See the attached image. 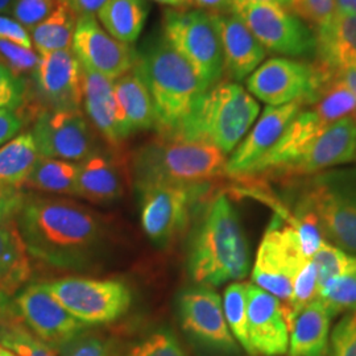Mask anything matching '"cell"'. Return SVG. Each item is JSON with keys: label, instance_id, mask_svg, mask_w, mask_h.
Listing matches in <instances>:
<instances>
[{"label": "cell", "instance_id": "6da1fadb", "mask_svg": "<svg viewBox=\"0 0 356 356\" xmlns=\"http://www.w3.org/2000/svg\"><path fill=\"white\" fill-rule=\"evenodd\" d=\"M28 252L51 267H88L101 250V220L86 207L65 200L26 201L16 216Z\"/></svg>", "mask_w": 356, "mask_h": 356}, {"label": "cell", "instance_id": "7a4b0ae2", "mask_svg": "<svg viewBox=\"0 0 356 356\" xmlns=\"http://www.w3.org/2000/svg\"><path fill=\"white\" fill-rule=\"evenodd\" d=\"M251 269L250 245L235 207L226 194L206 206L191 234L188 270L193 282L220 286L245 279Z\"/></svg>", "mask_w": 356, "mask_h": 356}, {"label": "cell", "instance_id": "3957f363", "mask_svg": "<svg viewBox=\"0 0 356 356\" xmlns=\"http://www.w3.org/2000/svg\"><path fill=\"white\" fill-rule=\"evenodd\" d=\"M134 69L152 97L159 136H175L206 89L165 38L151 40L136 51Z\"/></svg>", "mask_w": 356, "mask_h": 356}, {"label": "cell", "instance_id": "277c9868", "mask_svg": "<svg viewBox=\"0 0 356 356\" xmlns=\"http://www.w3.org/2000/svg\"><path fill=\"white\" fill-rule=\"evenodd\" d=\"M226 154L204 141L164 138L141 145L132 157L138 191L163 185H204L226 176Z\"/></svg>", "mask_w": 356, "mask_h": 356}, {"label": "cell", "instance_id": "5b68a950", "mask_svg": "<svg viewBox=\"0 0 356 356\" xmlns=\"http://www.w3.org/2000/svg\"><path fill=\"white\" fill-rule=\"evenodd\" d=\"M259 113V103L242 85L218 82L200 97L172 138L209 143L229 154L254 126Z\"/></svg>", "mask_w": 356, "mask_h": 356}, {"label": "cell", "instance_id": "8992f818", "mask_svg": "<svg viewBox=\"0 0 356 356\" xmlns=\"http://www.w3.org/2000/svg\"><path fill=\"white\" fill-rule=\"evenodd\" d=\"M306 178L297 204L316 216L323 238L356 256V166Z\"/></svg>", "mask_w": 356, "mask_h": 356}, {"label": "cell", "instance_id": "52a82bcc", "mask_svg": "<svg viewBox=\"0 0 356 356\" xmlns=\"http://www.w3.org/2000/svg\"><path fill=\"white\" fill-rule=\"evenodd\" d=\"M164 38L189 65L204 89L220 82L225 74L220 40L211 13L201 10H168Z\"/></svg>", "mask_w": 356, "mask_h": 356}, {"label": "cell", "instance_id": "ba28073f", "mask_svg": "<svg viewBox=\"0 0 356 356\" xmlns=\"http://www.w3.org/2000/svg\"><path fill=\"white\" fill-rule=\"evenodd\" d=\"M334 78L318 63L309 64L288 57H273L245 79L247 91L268 106L305 101L310 106Z\"/></svg>", "mask_w": 356, "mask_h": 356}, {"label": "cell", "instance_id": "9c48e42d", "mask_svg": "<svg viewBox=\"0 0 356 356\" xmlns=\"http://www.w3.org/2000/svg\"><path fill=\"white\" fill-rule=\"evenodd\" d=\"M235 13L267 51L288 58L316 56V32L288 8L267 3H234Z\"/></svg>", "mask_w": 356, "mask_h": 356}, {"label": "cell", "instance_id": "30bf717a", "mask_svg": "<svg viewBox=\"0 0 356 356\" xmlns=\"http://www.w3.org/2000/svg\"><path fill=\"white\" fill-rule=\"evenodd\" d=\"M307 259L300 245L297 231L281 216L272 218L260 242L252 268V281L282 302L291 297L294 280Z\"/></svg>", "mask_w": 356, "mask_h": 356}, {"label": "cell", "instance_id": "8fae6325", "mask_svg": "<svg viewBox=\"0 0 356 356\" xmlns=\"http://www.w3.org/2000/svg\"><path fill=\"white\" fill-rule=\"evenodd\" d=\"M53 297L85 325H104L124 316L132 294L124 282L65 277L45 282Z\"/></svg>", "mask_w": 356, "mask_h": 356}, {"label": "cell", "instance_id": "7c38bea8", "mask_svg": "<svg viewBox=\"0 0 356 356\" xmlns=\"http://www.w3.org/2000/svg\"><path fill=\"white\" fill-rule=\"evenodd\" d=\"M178 319L193 343L210 354L238 356L241 346L225 318L222 297L211 286L184 289L177 300Z\"/></svg>", "mask_w": 356, "mask_h": 356}, {"label": "cell", "instance_id": "4fadbf2b", "mask_svg": "<svg viewBox=\"0 0 356 356\" xmlns=\"http://www.w3.org/2000/svg\"><path fill=\"white\" fill-rule=\"evenodd\" d=\"M209 189L204 185H163L139 191L141 227L159 244L176 239L191 222L195 202Z\"/></svg>", "mask_w": 356, "mask_h": 356}, {"label": "cell", "instance_id": "5bb4252c", "mask_svg": "<svg viewBox=\"0 0 356 356\" xmlns=\"http://www.w3.org/2000/svg\"><path fill=\"white\" fill-rule=\"evenodd\" d=\"M32 136L38 154L64 161H83L94 151V139L79 110H44L38 115Z\"/></svg>", "mask_w": 356, "mask_h": 356}, {"label": "cell", "instance_id": "9a60e30c", "mask_svg": "<svg viewBox=\"0 0 356 356\" xmlns=\"http://www.w3.org/2000/svg\"><path fill=\"white\" fill-rule=\"evenodd\" d=\"M16 307L28 330L57 351L76 335L88 331V325L73 317L53 297L45 284L26 288L17 296Z\"/></svg>", "mask_w": 356, "mask_h": 356}, {"label": "cell", "instance_id": "2e32d148", "mask_svg": "<svg viewBox=\"0 0 356 356\" xmlns=\"http://www.w3.org/2000/svg\"><path fill=\"white\" fill-rule=\"evenodd\" d=\"M72 48L82 66L113 81L131 72L136 63V51L113 38L94 15L76 17Z\"/></svg>", "mask_w": 356, "mask_h": 356}, {"label": "cell", "instance_id": "e0dca14e", "mask_svg": "<svg viewBox=\"0 0 356 356\" xmlns=\"http://www.w3.org/2000/svg\"><path fill=\"white\" fill-rule=\"evenodd\" d=\"M304 106H306L305 101L267 106L254 127L231 153L226 164V176L238 179L248 177L254 166L275 147Z\"/></svg>", "mask_w": 356, "mask_h": 356}, {"label": "cell", "instance_id": "ac0fdd59", "mask_svg": "<svg viewBox=\"0 0 356 356\" xmlns=\"http://www.w3.org/2000/svg\"><path fill=\"white\" fill-rule=\"evenodd\" d=\"M353 163H356V116L344 118L325 128L304 156L279 178L294 181Z\"/></svg>", "mask_w": 356, "mask_h": 356}, {"label": "cell", "instance_id": "d6986e66", "mask_svg": "<svg viewBox=\"0 0 356 356\" xmlns=\"http://www.w3.org/2000/svg\"><path fill=\"white\" fill-rule=\"evenodd\" d=\"M33 78L48 110H79L83 101L82 65L73 51L40 56Z\"/></svg>", "mask_w": 356, "mask_h": 356}, {"label": "cell", "instance_id": "ffe728a7", "mask_svg": "<svg viewBox=\"0 0 356 356\" xmlns=\"http://www.w3.org/2000/svg\"><path fill=\"white\" fill-rule=\"evenodd\" d=\"M248 339L254 356H284L289 347V327L279 298L254 284L248 286Z\"/></svg>", "mask_w": 356, "mask_h": 356}, {"label": "cell", "instance_id": "44dd1931", "mask_svg": "<svg viewBox=\"0 0 356 356\" xmlns=\"http://www.w3.org/2000/svg\"><path fill=\"white\" fill-rule=\"evenodd\" d=\"M211 17L220 40L225 73L235 82L247 79L268 51L235 13H211Z\"/></svg>", "mask_w": 356, "mask_h": 356}, {"label": "cell", "instance_id": "7402d4cb", "mask_svg": "<svg viewBox=\"0 0 356 356\" xmlns=\"http://www.w3.org/2000/svg\"><path fill=\"white\" fill-rule=\"evenodd\" d=\"M113 79L82 66L83 106L92 126L99 131L110 145L118 147L124 138L122 135L115 101Z\"/></svg>", "mask_w": 356, "mask_h": 356}, {"label": "cell", "instance_id": "603a6c76", "mask_svg": "<svg viewBox=\"0 0 356 356\" xmlns=\"http://www.w3.org/2000/svg\"><path fill=\"white\" fill-rule=\"evenodd\" d=\"M114 95L124 140L135 132L156 127L152 97L135 69L115 81Z\"/></svg>", "mask_w": 356, "mask_h": 356}, {"label": "cell", "instance_id": "cb8c5ba5", "mask_svg": "<svg viewBox=\"0 0 356 356\" xmlns=\"http://www.w3.org/2000/svg\"><path fill=\"white\" fill-rule=\"evenodd\" d=\"M316 57L332 74L341 67L356 65V13H334L327 23L316 31Z\"/></svg>", "mask_w": 356, "mask_h": 356}, {"label": "cell", "instance_id": "d4e9b609", "mask_svg": "<svg viewBox=\"0 0 356 356\" xmlns=\"http://www.w3.org/2000/svg\"><path fill=\"white\" fill-rule=\"evenodd\" d=\"M332 317L318 298L304 306L289 326V356H327Z\"/></svg>", "mask_w": 356, "mask_h": 356}, {"label": "cell", "instance_id": "484cf974", "mask_svg": "<svg viewBox=\"0 0 356 356\" xmlns=\"http://www.w3.org/2000/svg\"><path fill=\"white\" fill-rule=\"evenodd\" d=\"M31 275L29 252L16 219H0V292L15 294Z\"/></svg>", "mask_w": 356, "mask_h": 356}, {"label": "cell", "instance_id": "4316f807", "mask_svg": "<svg viewBox=\"0 0 356 356\" xmlns=\"http://www.w3.org/2000/svg\"><path fill=\"white\" fill-rule=\"evenodd\" d=\"M122 193V176L110 157L91 154L78 164L76 197L101 204L118 200Z\"/></svg>", "mask_w": 356, "mask_h": 356}, {"label": "cell", "instance_id": "83f0119b", "mask_svg": "<svg viewBox=\"0 0 356 356\" xmlns=\"http://www.w3.org/2000/svg\"><path fill=\"white\" fill-rule=\"evenodd\" d=\"M148 11L144 0H107L97 16L113 38L129 45L140 38Z\"/></svg>", "mask_w": 356, "mask_h": 356}, {"label": "cell", "instance_id": "f1b7e54d", "mask_svg": "<svg viewBox=\"0 0 356 356\" xmlns=\"http://www.w3.org/2000/svg\"><path fill=\"white\" fill-rule=\"evenodd\" d=\"M38 147L31 132L22 134L0 147V186L22 189L35 164Z\"/></svg>", "mask_w": 356, "mask_h": 356}, {"label": "cell", "instance_id": "f546056e", "mask_svg": "<svg viewBox=\"0 0 356 356\" xmlns=\"http://www.w3.org/2000/svg\"><path fill=\"white\" fill-rule=\"evenodd\" d=\"M76 16L66 1H60L54 11L35 26L31 38L40 56L70 49L76 31Z\"/></svg>", "mask_w": 356, "mask_h": 356}, {"label": "cell", "instance_id": "4dcf8cb0", "mask_svg": "<svg viewBox=\"0 0 356 356\" xmlns=\"http://www.w3.org/2000/svg\"><path fill=\"white\" fill-rule=\"evenodd\" d=\"M78 164L40 156L26 179V188L44 193L76 195Z\"/></svg>", "mask_w": 356, "mask_h": 356}, {"label": "cell", "instance_id": "1f68e13d", "mask_svg": "<svg viewBox=\"0 0 356 356\" xmlns=\"http://www.w3.org/2000/svg\"><path fill=\"white\" fill-rule=\"evenodd\" d=\"M248 286L250 282L245 281L231 282L225 289L222 304L231 334L248 355L254 356L248 339Z\"/></svg>", "mask_w": 356, "mask_h": 356}, {"label": "cell", "instance_id": "d6a6232c", "mask_svg": "<svg viewBox=\"0 0 356 356\" xmlns=\"http://www.w3.org/2000/svg\"><path fill=\"white\" fill-rule=\"evenodd\" d=\"M310 106V108L326 126H330L344 118L356 116L355 97L344 86L343 82L335 76L323 88L317 99Z\"/></svg>", "mask_w": 356, "mask_h": 356}, {"label": "cell", "instance_id": "836d02e7", "mask_svg": "<svg viewBox=\"0 0 356 356\" xmlns=\"http://www.w3.org/2000/svg\"><path fill=\"white\" fill-rule=\"evenodd\" d=\"M0 344L19 356H57V350L40 341L19 321L0 325Z\"/></svg>", "mask_w": 356, "mask_h": 356}, {"label": "cell", "instance_id": "e575fe53", "mask_svg": "<svg viewBox=\"0 0 356 356\" xmlns=\"http://www.w3.org/2000/svg\"><path fill=\"white\" fill-rule=\"evenodd\" d=\"M317 298L331 317L356 310V273L344 275L325 282L318 288Z\"/></svg>", "mask_w": 356, "mask_h": 356}, {"label": "cell", "instance_id": "d590c367", "mask_svg": "<svg viewBox=\"0 0 356 356\" xmlns=\"http://www.w3.org/2000/svg\"><path fill=\"white\" fill-rule=\"evenodd\" d=\"M317 269L318 288L325 282L344 275L356 273V256L347 254L343 250L323 243L322 247L312 257Z\"/></svg>", "mask_w": 356, "mask_h": 356}, {"label": "cell", "instance_id": "8d00e7d4", "mask_svg": "<svg viewBox=\"0 0 356 356\" xmlns=\"http://www.w3.org/2000/svg\"><path fill=\"white\" fill-rule=\"evenodd\" d=\"M317 294H318L317 269L310 259L297 275L289 300L281 304L288 327L291 326L293 319L298 314V312L309 302L317 298Z\"/></svg>", "mask_w": 356, "mask_h": 356}, {"label": "cell", "instance_id": "74e56055", "mask_svg": "<svg viewBox=\"0 0 356 356\" xmlns=\"http://www.w3.org/2000/svg\"><path fill=\"white\" fill-rule=\"evenodd\" d=\"M124 356H189L170 329H157L132 344Z\"/></svg>", "mask_w": 356, "mask_h": 356}, {"label": "cell", "instance_id": "f35d334b", "mask_svg": "<svg viewBox=\"0 0 356 356\" xmlns=\"http://www.w3.org/2000/svg\"><path fill=\"white\" fill-rule=\"evenodd\" d=\"M327 356H356V310L346 313L331 330Z\"/></svg>", "mask_w": 356, "mask_h": 356}, {"label": "cell", "instance_id": "ab89813d", "mask_svg": "<svg viewBox=\"0 0 356 356\" xmlns=\"http://www.w3.org/2000/svg\"><path fill=\"white\" fill-rule=\"evenodd\" d=\"M60 0H15L11 13L17 23L32 31L51 15Z\"/></svg>", "mask_w": 356, "mask_h": 356}, {"label": "cell", "instance_id": "60d3db41", "mask_svg": "<svg viewBox=\"0 0 356 356\" xmlns=\"http://www.w3.org/2000/svg\"><path fill=\"white\" fill-rule=\"evenodd\" d=\"M0 56L6 61L4 65L17 76L29 73L33 74L40 61V56L33 49L4 40H0Z\"/></svg>", "mask_w": 356, "mask_h": 356}, {"label": "cell", "instance_id": "b9f144b4", "mask_svg": "<svg viewBox=\"0 0 356 356\" xmlns=\"http://www.w3.org/2000/svg\"><path fill=\"white\" fill-rule=\"evenodd\" d=\"M26 82L0 64V110L16 111L26 99Z\"/></svg>", "mask_w": 356, "mask_h": 356}, {"label": "cell", "instance_id": "7bdbcfd3", "mask_svg": "<svg viewBox=\"0 0 356 356\" xmlns=\"http://www.w3.org/2000/svg\"><path fill=\"white\" fill-rule=\"evenodd\" d=\"M58 353L60 356H111V348L102 337L85 331L61 346Z\"/></svg>", "mask_w": 356, "mask_h": 356}, {"label": "cell", "instance_id": "ee69618b", "mask_svg": "<svg viewBox=\"0 0 356 356\" xmlns=\"http://www.w3.org/2000/svg\"><path fill=\"white\" fill-rule=\"evenodd\" d=\"M289 11L318 28L337 13V3L335 0H293Z\"/></svg>", "mask_w": 356, "mask_h": 356}, {"label": "cell", "instance_id": "f6af8a7d", "mask_svg": "<svg viewBox=\"0 0 356 356\" xmlns=\"http://www.w3.org/2000/svg\"><path fill=\"white\" fill-rule=\"evenodd\" d=\"M26 202L22 189L0 186V219H16Z\"/></svg>", "mask_w": 356, "mask_h": 356}, {"label": "cell", "instance_id": "bcb514c9", "mask_svg": "<svg viewBox=\"0 0 356 356\" xmlns=\"http://www.w3.org/2000/svg\"><path fill=\"white\" fill-rule=\"evenodd\" d=\"M0 40L10 41L28 49H32L33 47L32 38L26 28L4 15H0Z\"/></svg>", "mask_w": 356, "mask_h": 356}, {"label": "cell", "instance_id": "7dc6e473", "mask_svg": "<svg viewBox=\"0 0 356 356\" xmlns=\"http://www.w3.org/2000/svg\"><path fill=\"white\" fill-rule=\"evenodd\" d=\"M23 127V119L16 111L0 110V147L13 140Z\"/></svg>", "mask_w": 356, "mask_h": 356}, {"label": "cell", "instance_id": "c3c4849f", "mask_svg": "<svg viewBox=\"0 0 356 356\" xmlns=\"http://www.w3.org/2000/svg\"><path fill=\"white\" fill-rule=\"evenodd\" d=\"M69 7L76 13V17L86 16V15H94L103 7V4L107 0H64Z\"/></svg>", "mask_w": 356, "mask_h": 356}, {"label": "cell", "instance_id": "681fc988", "mask_svg": "<svg viewBox=\"0 0 356 356\" xmlns=\"http://www.w3.org/2000/svg\"><path fill=\"white\" fill-rule=\"evenodd\" d=\"M193 4L209 13H231L232 0H193Z\"/></svg>", "mask_w": 356, "mask_h": 356}, {"label": "cell", "instance_id": "f907efd6", "mask_svg": "<svg viewBox=\"0 0 356 356\" xmlns=\"http://www.w3.org/2000/svg\"><path fill=\"white\" fill-rule=\"evenodd\" d=\"M334 76L342 81L344 86L350 90L356 98V65H348V66L341 67L334 73Z\"/></svg>", "mask_w": 356, "mask_h": 356}, {"label": "cell", "instance_id": "816d5d0a", "mask_svg": "<svg viewBox=\"0 0 356 356\" xmlns=\"http://www.w3.org/2000/svg\"><path fill=\"white\" fill-rule=\"evenodd\" d=\"M163 6H169L176 10H186L193 6V0H153Z\"/></svg>", "mask_w": 356, "mask_h": 356}, {"label": "cell", "instance_id": "f5cc1de1", "mask_svg": "<svg viewBox=\"0 0 356 356\" xmlns=\"http://www.w3.org/2000/svg\"><path fill=\"white\" fill-rule=\"evenodd\" d=\"M234 3H267V4H276L289 10L293 0H232V4Z\"/></svg>", "mask_w": 356, "mask_h": 356}, {"label": "cell", "instance_id": "db71d44e", "mask_svg": "<svg viewBox=\"0 0 356 356\" xmlns=\"http://www.w3.org/2000/svg\"><path fill=\"white\" fill-rule=\"evenodd\" d=\"M335 3L338 11L356 13V0H335Z\"/></svg>", "mask_w": 356, "mask_h": 356}, {"label": "cell", "instance_id": "11a10c76", "mask_svg": "<svg viewBox=\"0 0 356 356\" xmlns=\"http://www.w3.org/2000/svg\"><path fill=\"white\" fill-rule=\"evenodd\" d=\"M15 0H0V15L11 13Z\"/></svg>", "mask_w": 356, "mask_h": 356}, {"label": "cell", "instance_id": "9f6ffc18", "mask_svg": "<svg viewBox=\"0 0 356 356\" xmlns=\"http://www.w3.org/2000/svg\"><path fill=\"white\" fill-rule=\"evenodd\" d=\"M0 356H19L17 354H15L13 351H11L10 348H7V347H4V346H1L0 344Z\"/></svg>", "mask_w": 356, "mask_h": 356}, {"label": "cell", "instance_id": "6f0895ef", "mask_svg": "<svg viewBox=\"0 0 356 356\" xmlns=\"http://www.w3.org/2000/svg\"><path fill=\"white\" fill-rule=\"evenodd\" d=\"M4 297H6V294L3 292H0V310H1V307H3V304H4Z\"/></svg>", "mask_w": 356, "mask_h": 356}, {"label": "cell", "instance_id": "680465c9", "mask_svg": "<svg viewBox=\"0 0 356 356\" xmlns=\"http://www.w3.org/2000/svg\"><path fill=\"white\" fill-rule=\"evenodd\" d=\"M60 1H64V0H60Z\"/></svg>", "mask_w": 356, "mask_h": 356}]
</instances>
